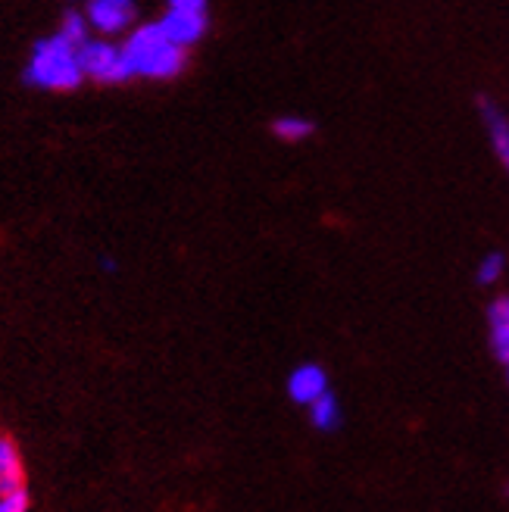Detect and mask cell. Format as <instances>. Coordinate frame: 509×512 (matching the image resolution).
Returning <instances> with one entry per match:
<instances>
[{
    "instance_id": "8",
    "label": "cell",
    "mask_w": 509,
    "mask_h": 512,
    "mask_svg": "<svg viewBox=\"0 0 509 512\" xmlns=\"http://www.w3.org/2000/svg\"><path fill=\"white\" fill-rule=\"evenodd\" d=\"M488 325H491V347L503 363H509V297H497L488 306Z\"/></svg>"
},
{
    "instance_id": "1",
    "label": "cell",
    "mask_w": 509,
    "mask_h": 512,
    "mask_svg": "<svg viewBox=\"0 0 509 512\" xmlns=\"http://www.w3.org/2000/svg\"><path fill=\"white\" fill-rule=\"evenodd\" d=\"M122 54L132 69V79L135 75H141V79H175L188 63L185 47L172 44L163 35L160 22H150V25L135 29L129 35V41L122 44Z\"/></svg>"
},
{
    "instance_id": "7",
    "label": "cell",
    "mask_w": 509,
    "mask_h": 512,
    "mask_svg": "<svg viewBox=\"0 0 509 512\" xmlns=\"http://www.w3.org/2000/svg\"><path fill=\"white\" fill-rule=\"evenodd\" d=\"M481 122L488 128V138H491V147H494V157L500 163V169L509 175V116L494 104V100L481 97Z\"/></svg>"
},
{
    "instance_id": "15",
    "label": "cell",
    "mask_w": 509,
    "mask_h": 512,
    "mask_svg": "<svg viewBox=\"0 0 509 512\" xmlns=\"http://www.w3.org/2000/svg\"><path fill=\"white\" fill-rule=\"evenodd\" d=\"M169 7H175V10H203V13H207V0H169Z\"/></svg>"
},
{
    "instance_id": "4",
    "label": "cell",
    "mask_w": 509,
    "mask_h": 512,
    "mask_svg": "<svg viewBox=\"0 0 509 512\" xmlns=\"http://www.w3.org/2000/svg\"><path fill=\"white\" fill-rule=\"evenodd\" d=\"M163 35L178 44V47H194L203 35H207V13L203 10H175L169 7L166 16L160 19Z\"/></svg>"
},
{
    "instance_id": "14",
    "label": "cell",
    "mask_w": 509,
    "mask_h": 512,
    "mask_svg": "<svg viewBox=\"0 0 509 512\" xmlns=\"http://www.w3.org/2000/svg\"><path fill=\"white\" fill-rule=\"evenodd\" d=\"M0 512H29V494H25L22 484L0 494Z\"/></svg>"
},
{
    "instance_id": "2",
    "label": "cell",
    "mask_w": 509,
    "mask_h": 512,
    "mask_svg": "<svg viewBox=\"0 0 509 512\" xmlns=\"http://www.w3.org/2000/svg\"><path fill=\"white\" fill-rule=\"evenodd\" d=\"M82 79L85 69L79 60V47L63 35L38 41L29 69L22 72L25 85L47 88V91H72L82 85Z\"/></svg>"
},
{
    "instance_id": "10",
    "label": "cell",
    "mask_w": 509,
    "mask_h": 512,
    "mask_svg": "<svg viewBox=\"0 0 509 512\" xmlns=\"http://www.w3.org/2000/svg\"><path fill=\"white\" fill-rule=\"evenodd\" d=\"M310 409V422H313V428H319V431H335L338 425H341V403H338V397L328 391V394H322L316 403H310L307 406Z\"/></svg>"
},
{
    "instance_id": "3",
    "label": "cell",
    "mask_w": 509,
    "mask_h": 512,
    "mask_svg": "<svg viewBox=\"0 0 509 512\" xmlns=\"http://www.w3.org/2000/svg\"><path fill=\"white\" fill-rule=\"evenodd\" d=\"M79 60H82V69L85 75H91V79L97 82H125V79H132V69L129 63H125V54H122V47L110 44V41H85L79 47Z\"/></svg>"
},
{
    "instance_id": "17",
    "label": "cell",
    "mask_w": 509,
    "mask_h": 512,
    "mask_svg": "<svg viewBox=\"0 0 509 512\" xmlns=\"http://www.w3.org/2000/svg\"><path fill=\"white\" fill-rule=\"evenodd\" d=\"M506 375H509V363H506Z\"/></svg>"
},
{
    "instance_id": "6",
    "label": "cell",
    "mask_w": 509,
    "mask_h": 512,
    "mask_svg": "<svg viewBox=\"0 0 509 512\" xmlns=\"http://www.w3.org/2000/svg\"><path fill=\"white\" fill-rule=\"evenodd\" d=\"M322 394H328V375L316 363H303L288 375V397L300 406L316 403Z\"/></svg>"
},
{
    "instance_id": "11",
    "label": "cell",
    "mask_w": 509,
    "mask_h": 512,
    "mask_svg": "<svg viewBox=\"0 0 509 512\" xmlns=\"http://www.w3.org/2000/svg\"><path fill=\"white\" fill-rule=\"evenodd\" d=\"M0 481L4 488H19L22 484V459L13 441L0 438Z\"/></svg>"
},
{
    "instance_id": "12",
    "label": "cell",
    "mask_w": 509,
    "mask_h": 512,
    "mask_svg": "<svg viewBox=\"0 0 509 512\" xmlns=\"http://www.w3.org/2000/svg\"><path fill=\"white\" fill-rule=\"evenodd\" d=\"M503 269H506V256H503L500 250H491V253H485V256L478 260V266H475V281H478V285H494V281L503 278Z\"/></svg>"
},
{
    "instance_id": "16",
    "label": "cell",
    "mask_w": 509,
    "mask_h": 512,
    "mask_svg": "<svg viewBox=\"0 0 509 512\" xmlns=\"http://www.w3.org/2000/svg\"><path fill=\"white\" fill-rule=\"evenodd\" d=\"M4 491H7V488H4V481H0V494H4Z\"/></svg>"
},
{
    "instance_id": "9",
    "label": "cell",
    "mask_w": 509,
    "mask_h": 512,
    "mask_svg": "<svg viewBox=\"0 0 509 512\" xmlns=\"http://www.w3.org/2000/svg\"><path fill=\"white\" fill-rule=\"evenodd\" d=\"M313 132H316V125H313L307 116H294V113H288V116H278V119L272 122V135H275L278 141H285V144H300V141H307Z\"/></svg>"
},
{
    "instance_id": "13",
    "label": "cell",
    "mask_w": 509,
    "mask_h": 512,
    "mask_svg": "<svg viewBox=\"0 0 509 512\" xmlns=\"http://www.w3.org/2000/svg\"><path fill=\"white\" fill-rule=\"evenodd\" d=\"M60 35L69 38L75 47H82V44L88 41V19L69 10V13L63 16V29H60Z\"/></svg>"
},
{
    "instance_id": "5",
    "label": "cell",
    "mask_w": 509,
    "mask_h": 512,
    "mask_svg": "<svg viewBox=\"0 0 509 512\" xmlns=\"http://www.w3.org/2000/svg\"><path fill=\"white\" fill-rule=\"evenodd\" d=\"M88 22L104 35H119L135 22V0H91Z\"/></svg>"
}]
</instances>
